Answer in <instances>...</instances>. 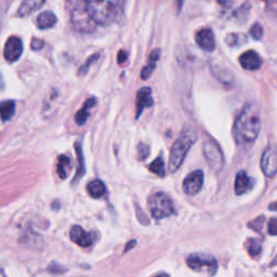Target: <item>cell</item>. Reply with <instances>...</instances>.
<instances>
[{"label":"cell","instance_id":"obj_1","mask_svg":"<svg viewBox=\"0 0 277 277\" xmlns=\"http://www.w3.org/2000/svg\"><path fill=\"white\" fill-rule=\"evenodd\" d=\"M261 130L260 110L257 104L248 103L240 112L233 126V137L237 144L246 145L257 140Z\"/></svg>","mask_w":277,"mask_h":277},{"label":"cell","instance_id":"obj_2","mask_svg":"<svg viewBox=\"0 0 277 277\" xmlns=\"http://www.w3.org/2000/svg\"><path fill=\"white\" fill-rule=\"evenodd\" d=\"M85 10L99 25H109L118 19L124 0H83Z\"/></svg>","mask_w":277,"mask_h":277},{"label":"cell","instance_id":"obj_3","mask_svg":"<svg viewBox=\"0 0 277 277\" xmlns=\"http://www.w3.org/2000/svg\"><path fill=\"white\" fill-rule=\"evenodd\" d=\"M196 141H197V132L192 124L186 123L170 149L168 163L169 171L173 173L181 167L191 146Z\"/></svg>","mask_w":277,"mask_h":277},{"label":"cell","instance_id":"obj_4","mask_svg":"<svg viewBox=\"0 0 277 277\" xmlns=\"http://www.w3.org/2000/svg\"><path fill=\"white\" fill-rule=\"evenodd\" d=\"M147 207L152 217L156 220L168 218L174 213V207L171 198L163 192L152 194L147 199Z\"/></svg>","mask_w":277,"mask_h":277},{"label":"cell","instance_id":"obj_5","mask_svg":"<svg viewBox=\"0 0 277 277\" xmlns=\"http://www.w3.org/2000/svg\"><path fill=\"white\" fill-rule=\"evenodd\" d=\"M186 264L192 271L209 276L218 271L217 259L208 254H192L186 258Z\"/></svg>","mask_w":277,"mask_h":277},{"label":"cell","instance_id":"obj_6","mask_svg":"<svg viewBox=\"0 0 277 277\" xmlns=\"http://www.w3.org/2000/svg\"><path fill=\"white\" fill-rule=\"evenodd\" d=\"M203 153L212 170L219 172L224 165V157L218 143L211 138H206L203 143Z\"/></svg>","mask_w":277,"mask_h":277},{"label":"cell","instance_id":"obj_7","mask_svg":"<svg viewBox=\"0 0 277 277\" xmlns=\"http://www.w3.org/2000/svg\"><path fill=\"white\" fill-rule=\"evenodd\" d=\"M204 184V172L202 170H195L187 174L183 180V191L186 195L194 196L198 194Z\"/></svg>","mask_w":277,"mask_h":277},{"label":"cell","instance_id":"obj_8","mask_svg":"<svg viewBox=\"0 0 277 277\" xmlns=\"http://www.w3.org/2000/svg\"><path fill=\"white\" fill-rule=\"evenodd\" d=\"M261 169L263 173L272 178L277 172V148L270 146L267 147L261 158Z\"/></svg>","mask_w":277,"mask_h":277},{"label":"cell","instance_id":"obj_9","mask_svg":"<svg viewBox=\"0 0 277 277\" xmlns=\"http://www.w3.org/2000/svg\"><path fill=\"white\" fill-rule=\"evenodd\" d=\"M22 53H23L22 40L19 37H15V36H11L10 38H8L4 50V57L6 61H8L9 63H13V62L20 59Z\"/></svg>","mask_w":277,"mask_h":277},{"label":"cell","instance_id":"obj_10","mask_svg":"<svg viewBox=\"0 0 277 277\" xmlns=\"http://www.w3.org/2000/svg\"><path fill=\"white\" fill-rule=\"evenodd\" d=\"M69 237L71 242L83 248L90 247L94 242L93 235L91 233H88L80 225H74L70 229Z\"/></svg>","mask_w":277,"mask_h":277},{"label":"cell","instance_id":"obj_11","mask_svg":"<svg viewBox=\"0 0 277 277\" xmlns=\"http://www.w3.org/2000/svg\"><path fill=\"white\" fill-rule=\"evenodd\" d=\"M196 43L199 48L205 51L211 52L216 49V39H214L213 32L210 29H203L195 36Z\"/></svg>","mask_w":277,"mask_h":277},{"label":"cell","instance_id":"obj_12","mask_svg":"<svg viewBox=\"0 0 277 277\" xmlns=\"http://www.w3.org/2000/svg\"><path fill=\"white\" fill-rule=\"evenodd\" d=\"M239 63L247 70H256L262 66V59L254 50H249L239 57Z\"/></svg>","mask_w":277,"mask_h":277},{"label":"cell","instance_id":"obj_13","mask_svg":"<svg viewBox=\"0 0 277 277\" xmlns=\"http://www.w3.org/2000/svg\"><path fill=\"white\" fill-rule=\"evenodd\" d=\"M154 104V100L152 97V89L148 87H144L139 90L137 95V116L136 119H138L141 114L146 107H150Z\"/></svg>","mask_w":277,"mask_h":277},{"label":"cell","instance_id":"obj_14","mask_svg":"<svg viewBox=\"0 0 277 277\" xmlns=\"http://www.w3.org/2000/svg\"><path fill=\"white\" fill-rule=\"evenodd\" d=\"M253 185H254V180L250 177H248L245 171H239L236 174L235 184H234L236 195L245 194L246 192H248L250 189H251Z\"/></svg>","mask_w":277,"mask_h":277},{"label":"cell","instance_id":"obj_15","mask_svg":"<svg viewBox=\"0 0 277 277\" xmlns=\"http://www.w3.org/2000/svg\"><path fill=\"white\" fill-rule=\"evenodd\" d=\"M44 3H46V0H23L19 10H17V15L21 17L31 15L33 12L39 10Z\"/></svg>","mask_w":277,"mask_h":277},{"label":"cell","instance_id":"obj_16","mask_svg":"<svg viewBox=\"0 0 277 277\" xmlns=\"http://www.w3.org/2000/svg\"><path fill=\"white\" fill-rule=\"evenodd\" d=\"M96 104V99L95 97H91L88 101L85 102L84 106L80 109L76 115H75V121L78 124V126H84L86 123L88 117H89V111H90L92 107Z\"/></svg>","mask_w":277,"mask_h":277},{"label":"cell","instance_id":"obj_17","mask_svg":"<svg viewBox=\"0 0 277 277\" xmlns=\"http://www.w3.org/2000/svg\"><path fill=\"white\" fill-rule=\"evenodd\" d=\"M159 57H160V50L159 49H155V50H153L150 52L149 58H148V64L146 66L143 67V69L141 71V78L143 80L149 78V76L153 74L154 69L156 68L157 61L159 60Z\"/></svg>","mask_w":277,"mask_h":277},{"label":"cell","instance_id":"obj_18","mask_svg":"<svg viewBox=\"0 0 277 277\" xmlns=\"http://www.w3.org/2000/svg\"><path fill=\"white\" fill-rule=\"evenodd\" d=\"M57 24V16L51 11H44L37 17V26L39 30H49Z\"/></svg>","mask_w":277,"mask_h":277},{"label":"cell","instance_id":"obj_19","mask_svg":"<svg viewBox=\"0 0 277 277\" xmlns=\"http://www.w3.org/2000/svg\"><path fill=\"white\" fill-rule=\"evenodd\" d=\"M87 192L92 198H100L106 193V186L101 180H93L88 183Z\"/></svg>","mask_w":277,"mask_h":277},{"label":"cell","instance_id":"obj_20","mask_svg":"<svg viewBox=\"0 0 277 277\" xmlns=\"http://www.w3.org/2000/svg\"><path fill=\"white\" fill-rule=\"evenodd\" d=\"M71 169V162L70 158L65 156V155H61L58 158V163H57V172L62 180H65V179L68 177V172Z\"/></svg>","mask_w":277,"mask_h":277},{"label":"cell","instance_id":"obj_21","mask_svg":"<svg viewBox=\"0 0 277 277\" xmlns=\"http://www.w3.org/2000/svg\"><path fill=\"white\" fill-rule=\"evenodd\" d=\"M75 150H76V154H77V159H78L79 166H78V168H77L76 175H75V178H74V182L77 181V179L79 180L80 178L84 177L85 171H86L85 159H84V154H83L82 144H80V142H76V143H75Z\"/></svg>","mask_w":277,"mask_h":277},{"label":"cell","instance_id":"obj_22","mask_svg":"<svg viewBox=\"0 0 277 277\" xmlns=\"http://www.w3.org/2000/svg\"><path fill=\"white\" fill-rule=\"evenodd\" d=\"M15 102L13 100H8L4 101L0 105V111H2V119L4 122L10 120L12 118V116L15 113Z\"/></svg>","mask_w":277,"mask_h":277},{"label":"cell","instance_id":"obj_23","mask_svg":"<svg viewBox=\"0 0 277 277\" xmlns=\"http://www.w3.org/2000/svg\"><path fill=\"white\" fill-rule=\"evenodd\" d=\"M148 169L150 172L157 174L160 178L166 175V168H165V162L163 157H157L154 162L149 165Z\"/></svg>","mask_w":277,"mask_h":277},{"label":"cell","instance_id":"obj_24","mask_svg":"<svg viewBox=\"0 0 277 277\" xmlns=\"http://www.w3.org/2000/svg\"><path fill=\"white\" fill-rule=\"evenodd\" d=\"M261 245L259 244L256 240H250V243L248 244V253L253 258L257 257L261 254Z\"/></svg>","mask_w":277,"mask_h":277},{"label":"cell","instance_id":"obj_25","mask_svg":"<svg viewBox=\"0 0 277 277\" xmlns=\"http://www.w3.org/2000/svg\"><path fill=\"white\" fill-rule=\"evenodd\" d=\"M250 35H251V37L255 40H261L262 37H263V29H262V26L260 24H259V23L254 24L253 28L250 29Z\"/></svg>","mask_w":277,"mask_h":277},{"label":"cell","instance_id":"obj_26","mask_svg":"<svg viewBox=\"0 0 277 277\" xmlns=\"http://www.w3.org/2000/svg\"><path fill=\"white\" fill-rule=\"evenodd\" d=\"M99 57H100L99 53H96V55H92L90 58H89V59L86 61V63H85L82 67L79 68L78 74H79V75H85V74L87 73V71H88L89 67H90V65H91L92 63H94V62H95L97 59H99Z\"/></svg>","mask_w":277,"mask_h":277},{"label":"cell","instance_id":"obj_27","mask_svg":"<svg viewBox=\"0 0 277 277\" xmlns=\"http://www.w3.org/2000/svg\"><path fill=\"white\" fill-rule=\"evenodd\" d=\"M242 37H244V36L240 35V34H238V35L237 34H231V35L228 36L225 40H226L229 46L233 47V46H238V44H242L244 42L242 40L239 41V38H242Z\"/></svg>","mask_w":277,"mask_h":277},{"label":"cell","instance_id":"obj_28","mask_svg":"<svg viewBox=\"0 0 277 277\" xmlns=\"http://www.w3.org/2000/svg\"><path fill=\"white\" fill-rule=\"evenodd\" d=\"M138 152H139V159L144 160L149 155V147L146 144H144V143H140L138 146Z\"/></svg>","mask_w":277,"mask_h":277},{"label":"cell","instance_id":"obj_29","mask_svg":"<svg viewBox=\"0 0 277 277\" xmlns=\"http://www.w3.org/2000/svg\"><path fill=\"white\" fill-rule=\"evenodd\" d=\"M267 231H269L270 235H277V218L270 220L269 225H267Z\"/></svg>","mask_w":277,"mask_h":277},{"label":"cell","instance_id":"obj_30","mask_svg":"<svg viewBox=\"0 0 277 277\" xmlns=\"http://www.w3.org/2000/svg\"><path fill=\"white\" fill-rule=\"evenodd\" d=\"M44 46V42L43 40L39 39V38H33L32 39V42H31V48L35 51H38V50H41Z\"/></svg>","mask_w":277,"mask_h":277},{"label":"cell","instance_id":"obj_31","mask_svg":"<svg viewBox=\"0 0 277 277\" xmlns=\"http://www.w3.org/2000/svg\"><path fill=\"white\" fill-rule=\"evenodd\" d=\"M48 271L51 272V273H64L66 272V269H64V267H62L61 265H59L58 263H51L49 266H48Z\"/></svg>","mask_w":277,"mask_h":277},{"label":"cell","instance_id":"obj_32","mask_svg":"<svg viewBox=\"0 0 277 277\" xmlns=\"http://www.w3.org/2000/svg\"><path fill=\"white\" fill-rule=\"evenodd\" d=\"M128 60V53L124 50H120L117 55V61L119 64H123Z\"/></svg>","mask_w":277,"mask_h":277},{"label":"cell","instance_id":"obj_33","mask_svg":"<svg viewBox=\"0 0 277 277\" xmlns=\"http://www.w3.org/2000/svg\"><path fill=\"white\" fill-rule=\"evenodd\" d=\"M136 244H137V242H136V240H131V242H129V243L127 244L126 248H124V253H127V251H129V249H132L133 247H135V246H136Z\"/></svg>","mask_w":277,"mask_h":277},{"label":"cell","instance_id":"obj_34","mask_svg":"<svg viewBox=\"0 0 277 277\" xmlns=\"http://www.w3.org/2000/svg\"><path fill=\"white\" fill-rule=\"evenodd\" d=\"M217 2H218L221 6H229V5L232 3V0H217Z\"/></svg>","mask_w":277,"mask_h":277},{"label":"cell","instance_id":"obj_35","mask_svg":"<svg viewBox=\"0 0 277 277\" xmlns=\"http://www.w3.org/2000/svg\"><path fill=\"white\" fill-rule=\"evenodd\" d=\"M270 210H274V211H277V202L270 205Z\"/></svg>","mask_w":277,"mask_h":277},{"label":"cell","instance_id":"obj_36","mask_svg":"<svg viewBox=\"0 0 277 277\" xmlns=\"http://www.w3.org/2000/svg\"><path fill=\"white\" fill-rule=\"evenodd\" d=\"M265 2H269V0H265Z\"/></svg>","mask_w":277,"mask_h":277}]
</instances>
